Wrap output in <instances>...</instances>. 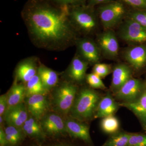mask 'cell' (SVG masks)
I'll return each mask as SVG.
<instances>
[{"label": "cell", "mask_w": 146, "mask_h": 146, "mask_svg": "<svg viewBox=\"0 0 146 146\" xmlns=\"http://www.w3.org/2000/svg\"><path fill=\"white\" fill-rule=\"evenodd\" d=\"M144 89L141 80L138 79L131 78L115 93V96L123 102H129L137 99Z\"/></svg>", "instance_id": "52a82bcc"}, {"label": "cell", "mask_w": 146, "mask_h": 146, "mask_svg": "<svg viewBox=\"0 0 146 146\" xmlns=\"http://www.w3.org/2000/svg\"><path fill=\"white\" fill-rule=\"evenodd\" d=\"M4 119L8 125L22 127L28 119L27 111L23 103L9 107L3 115Z\"/></svg>", "instance_id": "ba28073f"}, {"label": "cell", "mask_w": 146, "mask_h": 146, "mask_svg": "<svg viewBox=\"0 0 146 146\" xmlns=\"http://www.w3.org/2000/svg\"><path fill=\"white\" fill-rule=\"evenodd\" d=\"M88 64V62L81 56H76L72 60L69 68V76L74 81H82L86 76Z\"/></svg>", "instance_id": "d6986e66"}, {"label": "cell", "mask_w": 146, "mask_h": 146, "mask_svg": "<svg viewBox=\"0 0 146 146\" xmlns=\"http://www.w3.org/2000/svg\"><path fill=\"white\" fill-rule=\"evenodd\" d=\"M135 8L146 9V0H122Z\"/></svg>", "instance_id": "4dcf8cb0"}, {"label": "cell", "mask_w": 146, "mask_h": 146, "mask_svg": "<svg viewBox=\"0 0 146 146\" xmlns=\"http://www.w3.org/2000/svg\"><path fill=\"white\" fill-rule=\"evenodd\" d=\"M130 133L118 131L111 135L102 146H127Z\"/></svg>", "instance_id": "603a6c76"}, {"label": "cell", "mask_w": 146, "mask_h": 146, "mask_svg": "<svg viewBox=\"0 0 146 146\" xmlns=\"http://www.w3.org/2000/svg\"><path fill=\"white\" fill-rule=\"evenodd\" d=\"M42 129L50 134L63 133L65 130V123L62 118L56 114H50L43 117Z\"/></svg>", "instance_id": "2e32d148"}, {"label": "cell", "mask_w": 146, "mask_h": 146, "mask_svg": "<svg viewBox=\"0 0 146 146\" xmlns=\"http://www.w3.org/2000/svg\"><path fill=\"white\" fill-rule=\"evenodd\" d=\"M145 130H146V128L145 129Z\"/></svg>", "instance_id": "8d00e7d4"}, {"label": "cell", "mask_w": 146, "mask_h": 146, "mask_svg": "<svg viewBox=\"0 0 146 146\" xmlns=\"http://www.w3.org/2000/svg\"><path fill=\"white\" fill-rule=\"evenodd\" d=\"M91 7L81 5L74 6L69 14L71 24L86 33L92 32L97 27L96 18Z\"/></svg>", "instance_id": "3957f363"}, {"label": "cell", "mask_w": 146, "mask_h": 146, "mask_svg": "<svg viewBox=\"0 0 146 146\" xmlns=\"http://www.w3.org/2000/svg\"><path fill=\"white\" fill-rule=\"evenodd\" d=\"M98 42L102 51L108 57L113 58L117 56L119 44L115 33L112 31L108 30L101 35Z\"/></svg>", "instance_id": "9c48e42d"}, {"label": "cell", "mask_w": 146, "mask_h": 146, "mask_svg": "<svg viewBox=\"0 0 146 146\" xmlns=\"http://www.w3.org/2000/svg\"><path fill=\"white\" fill-rule=\"evenodd\" d=\"M77 98L71 110L73 117L84 121L94 117L100 101L99 94L87 88L82 89Z\"/></svg>", "instance_id": "7a4b0ae2"}, {"label": "cell", "mask_w": 146, "mask_h": 146, "mask_svg": "<svg viewBox=\"0 0 146 146\" xmlns=\"http://www.w3.org/2000/svg\"><path fill=\"white\" fill-rule=\"evenodd\" d=\"M131 76V70L125 64L115 66L113 70L111 88L116 93L129 80Z\"/></svg>", "instance_id": "5bb4252c"}, {"label": "cell", "mask_w": 146, "mask_h": 146, "mask_svg": "<svg viewBox=\"0 0 146 146\" xmlns=\"http://www.w3.org/2000/svg\"><path fill=\"white\" fill-rule=\"evenodd\" d=\"M27 103L29 112L37 120L42 119L49 106L46 98L42 94L29 97Z\"/></svg>", "instance_id": "7c38bea8"}, {"label": "cell", "mask_w": 146, "mask_h": 146, "mask_svg": "<svg viewBox=\"0 0 146 146\" xmlns=\"http://www.w3.org/2000/svg\"><path fill=\"white\" fill-rule=\"evenodd\" d=\"M37 74L48 91L55 86L58 81L57 73L44 65H40L38 68Z\"/></svg>", "instance_id": "ffe728a7"}, {"label": "cell", "mask_w": 146, "mask_h": 146, "mask_svg": "<svg viewBox=\"0 0 146 146\" xmlns=\"http://www.w3.org/2000/svg\"><path fill=\"white\" fill-rule=\"evenodd\" d=\"M7 95L8 107H12L23 103L26 95V87L21 84L15 83Z\"/></svg>", "instance_id": "44dd1931"}, {"label": "cell", "mask_w": 146, "mask_h": 146, "mask_svg": "<svg viewBox=\"0 0 146 146\" xmlns=\"http://www.w3.org/2000/svg\"><path fill=\"white\" fill-rule=\"evenodd\" d=\"M65 125L66 131L71 136L86 143H91V136L88 126L74 120L70 119L65 122Z\"/></svg>", "instance_id": "9a60e30c"}, {"label": "cell", "mask_w": 146, "mask_h": 146, "mask_svg": "<svg viewBox=\"0 0 146 146\" xmlns=\"http://www.w3.org/2000/svg\"><path fill=\"white\" fill-rule=\"evenodd\" d=\"M102 130L108 134H114L117 132L120 123L117 118L113 115L103 118L101 122Z\"/></svg>", "instance_id": "cb8c5ba5"}, {"label": "cell", "mask_w": 146, "mask_h": 146, "mask_svg": "<svg viewBox=\"0 0 146 146\" xmlns=\"http://www.w3.org/2000/svg\"><path fill=\"white\" fill-rule=\"evenodd\" d=\"M77 91L76 86L70 82H65L58 88L55 93L54 101L58 111L65 114L71 111Z\"/></svg>", "instance_id": "5b68a950"}, {"label": "cell", "mask_w": 146, "mask_h": 146, "mask_svg": "<svg viewBox=\"0 0 146 146\" xmlns=\"http://www.w3.org/2000/svg\"><path fill=\"white\" fill-rule=\"evenodd\" d=\"M124 57L128 63L136 70H141L146 65V46L143 45L127 49Z\"/></svg>", "instance_id": "8fae6325"}, {"label": "cell", "mask_w": 146, "mask_h": 146, "mask_svg": "<svg viewBox=\"0 0 146 146\" xmlns=\"http://www.w3.org/2000/svg\"><path fill=\"white\" fill-rule=\"evenodd\" d=\"M48 90L45 88L38 74H36L27 83L26 95L28 97L36 94L44 95Z\"/></svg>", "instance_id": "7402d4cb"}, {"label": "cell", "mask_w": 146, "mask_h": 146, "mask_svg": "<svg viewBox=\"0 0 146 146\" xmlns=\"http://www.w3.org/2000/svg\"><path fill=\"white\" fill-rule=\"evenodd\" d=\"M109 1L110 0H89V5L93 7L100 4L108 3Z\"/></svg>", "instance_id": "e575fe53"}, {"label": "cell", "mask_w": 146, "mask_h": 146, "mask_svg": "<svg viewBox=\"0 0 146 146\" xmlns=\"http://www.w3.org/2000/svg\"><path fill=\"white\" fill-rule=\"evenodd\" d=\"M119 106V104L115 101L110 94H107L100 101L94 117L103 118L113 115Z\"/></svg>", "instance_id": "e0dca14e"}, {"label": "cell", "mask_w": 146, "mask_h": 146, "mask_svg": "<svg viewBox=\"0 0 146 146\" xmlns=\"http://www.w3.org/2000/svg\"><path fill=\"white\" fill-rule=\"evenodd\" d=\"M80 56L88 63H96L100 59L99 48L92 40L84 38L78 42Z\"/></svg>", "instance_id": "30bf717a"}, {"label": "cell", "mask_w": 146, "mask_h": 146, "mask_svg": "<svg viewBox=\"0 0 146 146\" xmlns=\"http://www.w3.org/2000/svg\"><path fill=\"white\" fill-rule=\"evenodd\" d=\"M111 72L110 65L104 63H96L93 68V73L101 78L105 77L109 74Z\"/></svg>", "instance_id": "f1b7e54d"}, {"label": "cell", "mask_w": 146, "mask_h": 146, "mask_svg": "<svg viewBox=\"0 0 146 146\" xmlns=\"http://www.w3.org/2000/svg\"><path fill=\"white\" fill-rule=\"evenodd\" d=\"M59 5L74 6L81 5L85 0H49Z\"/></svg>", "instance_id": "1f68e13d"}, {"label": "cell", "mask_w": 146, "mask_h": 146, "mask_svg": "<svg viewBox=\"0 0 146 146\" xmlns=\"http://www.w3.org/2000/svg\"><path fill=\"white\" fill-rule=\"evenodd\" d=\"M129 18L138 23L146 29V12L140 10L131 11L129 14Z\"/></svg>", "instance_id": "f546056e"}, {"label": "cell", "mask_w": 146, "mask_h": 146, "mask_svg": "<svg viewBox=\"0 0 146 146\" xmlns=\"http://www.w3.org/2000/svg\"><path fill=\"white\" fill-rule=\"evenodd\" d=\"M4 131L8 144L15 145L21 140L22 134L19 128L8 125Z\"/></svg>", "instance_id": "484cf974"}, {"label": "cell", "mask_w": 146, "mask_h": 146, "mask_svg": "<svg viewBox=\"0 0 146 146\" xmlns=\"http://www.w3.org/2000/svg\"><path fill=\"white\" fill-rule=\"evenodd\" d=\"M38 68L34 59L29 58L21 62L16 70L17 80L22 82L27 83L36 74Z\"/></svg>", "instance_id": "ac0fdd59"}, {"label": "cell", "mask_w": 146, "mask_h": 146, "mask_svg": "<svg viewBox=\"0 0 146 146\" xmlns=\"http://www.w3.org/2000/svg\"><path fill=\"white\" fill-rule=\"evenodd\" d=\"M69 6L58 7L39 0H32L24 11L30 33L35 41L44 46H59L73 35L69 19Z\"/></svg>", "instance_id": "6da1fadb"}, {"label": "cell", "mask_w": 146, "mask_h": 146, "mask_svg": "<svg viewBox=\"0 0 146 146\" xmlns=\"http://www.w3.org/2000/svg\"><path fill=\"white\" fill-rule=\"evenodd\" d=\"M127 146H146V134L130 133Z\"/></svg>", "instance_id": "4316f807"}, {"label": "cell", "mask_w": 146, "mask_h": 146, "mask_svg": "<svg viewBox=\"0 0 146 146\" xmlns=\"http://www.w3.org/2000/svg\"><path fill=\"white\" fill-rule=\"evenodd\" d=\"M3 116H0V123H1V124H2L3 122Z\"/></svg>", "instance_id": "d590c367"}, {"label": "cell", "mask_w": 146, "mask_h": 146, "mask_svg": "<svg viewBox=\"0 0 146 146\" xmlns=\"http://www.w3.org/2000/svg\"><path fill=\"white\" fill-rule=\"evenodd\" d=\"M8 107L7 95L4 94L0 97V115L3 116Z\"/></svg>", "instance_id": "d6a6232c"}, {"label": "cell", "mask_w": 146, "mask_h": 146, "mask_svg": "<svg viewBox=\"0 0 146 146\" xmlns=\"http://www.w3.org/2000/svg\"><path fill=\"white\" fill-rule=\"evenodd\" d=\"M36 120L35 118H28L24 123L22 128L27 135L31 136H37L42 135L43 129Z\"/></svg>", "instance_id": "d4e9b609"}, {"label": "cell", "mask_w": 146, "mask_h": 146, "mask_svg": "<svg viewBox=\"0 0 146 146\" xmlns=\"http://www.w3.org/2000/svg\"><path fill=\"white\" fill-rule=\"evenodd\" d=\"M8 144L5 131L1 127L0 128V145L6 146Z\"/></svg>", "instance_id": "836d02e7"}, {"label": "cell", "mask_w": 146, "mask_h": 146, "mask_svg": "<svg viewBox=\"0 0 146 146\" xmlns=\"http://www.w3.org/2000/svg\"><path fill=\"white\" fill-rule=\"evenodd\" d=\"M86 79L87 82L92 88L101 89L106 88L101 78L94 73L88 74L86 76Z\"/></svg>", "instance_id": "83f0119b"}, {"label": "cell", "mask_w": 146, "mask_h": 146, "mask_svg": "<svg viewBox=\"0 0 146 146\" xmlns=\"http://www.w3.org/2000/svg\"><path fill=\"white\" fill-rule=\"evenodd\" d=\"M125 13L121 3L112 1L106 3L100 7L99 14L103 26L109 30L119 24Z\"/></svg>", "instance_id": "277c9868"}, {"label": "cell", "mask_w": 146, "mask_h": 146, "mask_svg": "<svg viewBox=\"0 0 146 146\" xmlns=\"http://www.w3.org/2000/svg\"><path fill=\"white\" fill-rule=\"evenodd\" d=\"M119 106L131 110L138 117L144 129L146 128V89L137 99L129 102H122Z\"/></svg>", "instance_id": "4fadbf2b"}, {"label": "cell", "mask_w": 146, "mask_h": 146, "mask_svg": "<svg viewBox=\"0 0 146 146\" xmlns=\"http://www.w3.org/2000/svg\"><path fill=\"white\" fill-rule=\"evenodd\" d=\"M120 35L122 39L127 42H146V29L130 18L123 25Z\"/></svg>", "instance_id": "8992f818"}]
</instances>
